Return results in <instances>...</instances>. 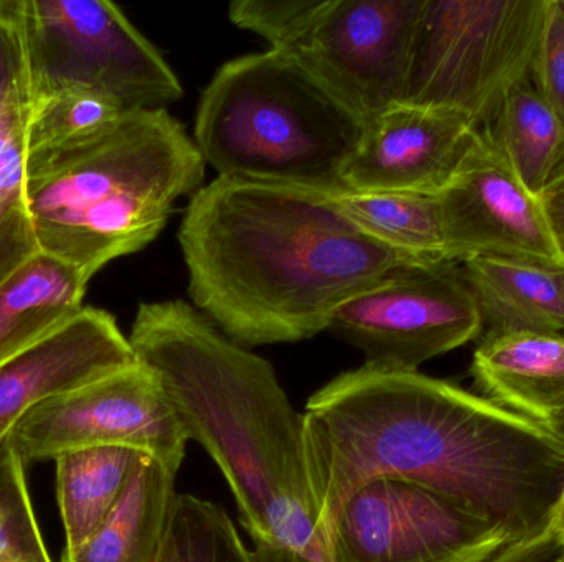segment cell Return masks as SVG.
<instances>
[{"label":"cell","instance_id":"1","mask_svg":"<svg viewBox=\"0 0 564 562\" xmlns=\"http://www.w3.org/2000/svg\"><path fill=\"white\" fill-rule=\"evenodd\" d=\"M304 441L324 540L341 505L377 478L431 488L516 543L549 527L564 485L555 431L420 372L365 363L341 373L305 405Z\"/></svg>","mask_w":564,"mask_h":562},{"label":"cell","instance_id":"2","mask_svg":"<svg viewBox=\"0 0 564 562\" xmlns=\"http://www.w3.org/2000/svg\"><path fill=\"white\" fill-rule=\"evenodd\" d=\"M188 294L238 345L301 342L387 274L417 263L355 227L334 197L217 177L178 231Z\"/></svg>","mask_w":564,"mask_h":562},{"label":"cell","instance_id":"3","mask_svg":"<svg viewBox=\"0 0 564 562\" xmlns=\"http://www.w3.org/2000/svg\"><path fill=\"white\" fill-rule=\"evenodd\" d=\"M129 343L158 373L188 441L224 472L251 540L328 562L308 487L304 415L271 363L184 300L141 304Z\"/></svg>","mask_w":564,"mask_h":562},{"label":"cell","instance_id":"4","mask_svg":"<svg viewBox=\"0 0 564 562\" xmlns=\"http://www.w3.org/2000/svg\"><path fill=\"white\" fill-rule=\"evenodd\" d=\"M205 161L167 109H134L82 141L26 154L25 194L43 253L85 271L138 253L194 197Z\"/></svg>","mask_w":564,"mask_h":562},{"label":"cell","instance_id":"5","mask_svg":"<svg viewBox=\"0 0 564 562\" xmlns=\"http://www.w3.org/2000/svg\"><path fill=\"white\" fill-rule=\"evenodd\" d=\"M364 121L280 49L225 63L198 102L194 142L218 177L347 194Z\"/></svg>","mask_w":564,"mask_h":562},{"label":"cell","instance_id":"6","mask_svg":"<svg viewBox=\"0 0 564 562\" xmlns=\"http://www.w3.org/2000/svg\"><path fill=\"white\" fill-rule=\"evenodd\" d=\"M549 0H424L401 102L453 109L482 131L532 81Z\"/></svg>","mask_w":564,"mask_h":562},{"label":"cell","instance_id":"7","mask_svg":"<svg viewBox=\"0 0 564 562\" xmlns=\"http://www.w3.org/2000/svg\"><path fill=\"white\" fill-rule=\"evenodd\" d=\"M32 95L76 86L126 111L184 95L164 56L108 0H22Z\"/></svg>","mask_w":564,"mask_h":562},{"label":"cell","instance_id":"8","mask_svg":"<svg viewBox=\"0 0 564 562\" xmlns=\"http://www.w3.org/2000/svg\"><path fill=\"white\" fill-rule=\"evenodd\" d=\"M328 330L367 365L417 372L482 335L476 297L459 263L406 264L335 310Z\"/></svg>","mask_w":564,"mask_h":562},{"label":"cell","instance_id":"9","mask_svg":"<svg viewBox=\"0 0 564 562\" xmlns=\"http://www.w3.org/2000/svg\"><path fill=\"white\" fill-rule=\"evenodd\" d=\"M9 438L23 462L101 445L134 449L178 472L187 432L158 373L138 359L30 409Z\"/></svg>","mask_w":564,"mask_h":562},{"label":"cell","instance_id":"10","mask_svg":"<svg viewBox=\"0 0 564 562\" xmlns=\"http://www.w3.org/2000/svg\"><path fill=\"white\" fill-rule=\"evenodd\" d=\"M325 543L328 562H490L516 541L431 488L377 478L341 505Z\"/></svg>","mask_w":564,"mask_h":562},{"label":"cell","instance_id":"11","mask_svg":"<svg viewBox=\"0 0 564 562\" xmlns=\"http://www.w3.org/2000/svg\"><path fill=\"white\" fill-rule=\"evenodd\" d=\"M424 0H317L291 46L365 122L401 102Z\"/></svg>","mask_w":564,"mask_h":562},{"label":"cell","instance_id":"12","mask_svg":"<svg viewBox=\"0 0 564 562\" xmlns=\"http://www.w3.org/2000/svg\"><path fill=\"white\" fill-rule=\"evenodd\" d=\"M437 200L453 263L497 257L564 266L540 198L523 187L486 135Z\"/></svg>","mask_w":564,"mask_h":562},{"label":"cell","instance_id":"13","mask_svg":"<svg viewBox=\"0 0 564 562\" xmlns=\"http://www.w3.org/2000/svg\"><path fill=\"white\" fill-rule=\"evenodd\" d=\"M482 139L470 119L453 109L397 102L365 122L344 174L347 191L443 194Z\"/></svg>","mask_w":564,"mask_h":562},{"label":"cell","instance_id":"14","mask_svg":"<svg viewBox=\"0 0 564 562\" xmlns=\"http://www.w3.org/2000/svg\"><path fill=\"white\" fill-rule=\"evenodd\" d=\"M135 362L115 317L83 307L62 329L0 365V442L40 403Z\"/></svg>","mask_w":564,"mask_h":562},{"label":"cell","instance_id":"15","mask_svg":"<svg viewBox=\"0 0 564 562\" xmlns=\"http://www.w3.org/2000/svg\"><path fill=\"white\" fill-rule=\"evenodd\" d=\"M30 112L22 0H0V280L40 251L25 194Z\"/></svg>","mask_w":564,"mask_h":562},{"label":"cell","instance_id":"16","mask_svg":"<svg viewBox=\"0 0 564 562\" xmlns=\"http://www.w3.org/2000/svg\"><path fill=\"white\" fill-rule=\"evenodd\" d=\"M470 373L484 398L546 428L564 412V335L480 337Z\"/></svg>","mask_w":564,"mask_h":562},{"label":"cell","instance_id":"17","mask_svg":"<svg viewBox=\"0 0 564 562\" xmlns=\"http://www.w3.org/2000/svg\"><path fill=\"white\" fill-rule=\"evenodd\" d=\"M476 297L482 335H564V266L476 257L460 264Z\"/></svg>","mask_w":564,"mask_h":562},{"label":"cell","instance_id":"18","mask_svg":"<svg viewBox=\"0 0 564 562\" xmlns=\"http://www.w3.org/2000/svg\"><path fill=\"white\" fill-rule=\"evenodd\" d=\"M89 277L36 251L0 280V365L62 329L83 310Z\"/></svg>","mask_w":564,"mask_h":562},{"label":"cell","instance_id":"19","mask_svg":"<svg viewBox=\"0 0 564 562\" xmlns=\"http://www.w3.org/2000/svg\"><path fill=\"white\" fill-rule=\"evenodd\" d=\"M177 472L142 454L105 524L59 562H155L175 497Z\"/></svg>","mask_w":564,"mask_h":562},{"label":"cell","instance_id":"20","mask_svg":"<svg viewBox=\"0 0 564 562\" xmlns=\"http://www.w3.org/2000/svg\"><path fill=\"white\" fill-rule=\"evenodd\" d=\"M482 134L535 197L563 172L564 124L532 81L507 96Z\"/></svg>","mask_w":564,"mask_h":562},{"label":"cell","instance_id":"21","mask_svg":"<svg viewBox=\"0 0 564 562\" xmlns=\"http://www.w3.org/2000/svg\"><path fill=\"white\" fill-rule=\"evenodd\" d=\"M142 454L134 449L101 445L66 452L55 459L65 551L78 550L105 524L121 500Z\"/></svg>","mask_w":564,"mask_h":562},{"label":"cell","instance_id":"22","mask_svg":"<svg viewBox=\"0 0 564 562\" xmlns=\"http://www.w3.org/2000/svg\"><path fill=\"white\" fill-rule=\"evenodd\" d=\"M334 200L355 227L378 243L417 263L451 261L437 197L403 191H347Z\"/></svg>","mask_w":564,"mask_h":562},{"label":"cell","instance_id":"23","mask_svg":"<svg viewBox=\"0 0 564 562\" xmlns=\"http://www.w3.org/2000/svg\"><path fill=\"white\" fill-rule=\"evenodd\" d=\"M155 562H258L220 505L177 495Z\"/></svg>","mask_w":564,"mask_h":562},{"label":"cell","instance_id":"24","mask_svg":"<svg viewBox=\"0 0 564 562\" xmlns=\"http://www.w3.org/2000/svg\"><path fill=\"white\" fill-rule=\"evenodd\" d=\"M124 112L126 109L112 99L76 86L32 95L26 154L82 141L108 128Z\"/></svg>","mask_w":564,"mask_h":562},{"label":"cell","instance_id":"25","mask_svg":"<svg viewBox=\"0 0 564 562\" xmlns=\"http://www.w3.org/2000/svg\"><path fill=\"white\" fill-rule=\"evenodd\" d=\"M0 562H52L43 544L25 481V462L0 442Z\"/></svg>","mask_w":564,"mask_h":562},{"label":"cell","instance_id":"26","mask_svg":"<svg viewBox=\"0 0 564 562\" xmlns=\"http://www.w3.org/2000/svg\"><path fill=\"white\" fill-rule=\"evenodd\" d=\"M317 0H235L228 15L235 25L270 42L271 49H285L301 32Z\"/></svg>","mask_w":564,"mask_h":562},{"label":"cell","instance_id":"27","mask_svg":"<svg viewBox=\"0 0 564 562\" xmlns=\"http://www.w3.org/2000/svg\"><path fill=\"white\" fill-rule=\"evenodd\" d=\"M532 82L564 124V0H549Z\"/></svg>","mask_w":564,"mask_h":562},{"label":"cell","instance_id":"28","mask_svg":"<svg viewBox=\"0 0 564 562\" xmlns=\"http://www.w3.org/2000/svg\"><path fill=\"white\" fill-rule=\"evenodd\" d=\"M563 557V544L545 528L535 537L510 544L490 562H558Z\"/></svg>","mask_w":564,"mask_h":562},{"label":"cell","instance_id":"29","mask_svg":"<svg viewBox=\"0 0 564 562\" xmlns=\"http://www.w3.org/2000/svg\"><path fill=\"white\" fill-rule=\"evenodd\" d=\"M539 198L550 230L564 256V172L540 194Z\"/></svg>","mask_w":564,"mask_h":562},{"label":"cell","instance_id":"30","mask_svg":"<svg viewBox=\"0 0 564 562\" xmlns=\"http://www.w3.org/2000/svg\"><path fill=\"white\" fill-rule=\"evenodd\" d=\"M254 554L258 562H317L307 554L281 544L267 543V541H253Z\"/></svg>","mask_w":564,"mask_h":562},{"label":"cell","instance_id":"31","mask_svg":"<svg viewBox=\"0 0 564 562\" xmlns=\"http://www.w3.org/2000/svg\"><path fill=\"white\" fill-rule=\"evenodd\" d=\"M546 530L560 541L564 547V485L562 495H560L558 504L553 508L552 517H550L549 527Z\"/></svg>","mask_w":564,"mask_h":562},{"label":"cell","instance_id":"32","mask_svg":"<svg viewBox=\"0 0 564 562\" xmlns=\"http://www.w3.org/2000/svg\"><path fill=\"white\" fill-rule=\"evenodd\" d=\"M552 431H555L556 434L560 436V438L564 439V412L562 416H560L558 419H556L555 422L552 425Z\"/></svg>","mask_w":564,"mask_h":562},{"label":"cell","instance_id":"33","mask_svg":"<svg viewBox=\"0 0 564 562\" xmlns=\"http://www.w3.org/2000/svg\"><path fill=\"white\" fill-rule=\"evenodd\" d=\"M558 562H564V557L562 558V560H560Z\"/></svg>","mask_w":564,"mask_h":562},{"label":"cell","instance_id":"34","mask_svg":"<svg viewBox=\"0 0 564 562\" xmlns=\"http://www.w3.org/2000/svg\"><path fill=\"white\" fill-rule=\"evenodd\" d=\"M563 172H564V168H563Z\"/></svg>","mask_w":564,"mask_h":562}]
</instances>
